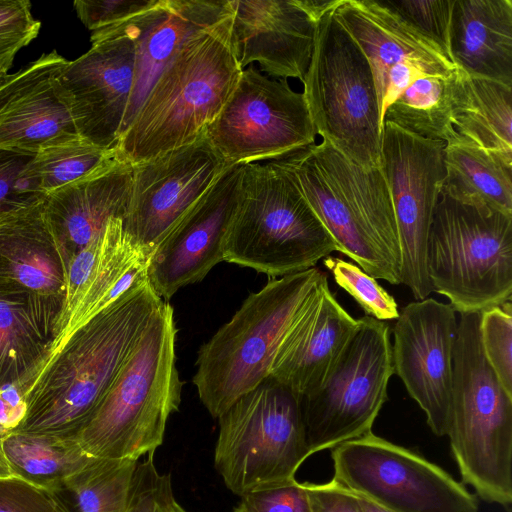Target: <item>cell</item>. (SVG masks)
Masks as SVG:
<instances>
[{
    "instance_id": "41",
    "label": "cell",
    "mask_w": 512,
    "mask_h": 512,
    "mask_svg": "<svg viewBox=\"0 0 512 512\" xmlns=\"http://www.w3.org/2000/svg\"><path fill=\"white\" fill-rule=\"evenodd\" d=\"M232 512H313L305 483L295 480L241 496Z\"/></svg>"
},
{
    "instance_id": "4",
    "label": "cell",
    "mask_w": 512,
    "mask_h": 512,
    "mask_svg": "<svg viewBox=\"0 0 512 512\" xmlns=\"http://www.w3.org/2000/svg\"><path fill=\"white\" fill-rule=\"evenodd\" d=\"M176 332L174 310L163 301L76 434L88 455L138 461L162 444L168 418L181 403Z\"/></svg>"
},
{
    "instance_id": "21",
    "label": "cell",
    "mask_w": 512,
    "mask_h": 512,
    "mask_svg": "<svg viewBox=\"0 0 512 512\" xmlns=\"http://www.w3.org/2000/svg\"><path fill=\"white\" fill-rule=\"evenodd\" d=\"M357 327L336 300L325 273L289 327L275 355L270 377L300 397L325 379Z\"/></svg>"
},
{
    "instance_id": "37",
    "label": "cell",
    "mask_w": 512,
    "mask_h": 512,
    "mask_svg": "<svg viewBox=\"0 0 512 512\" xmlns=\"http://www.w3.org/2000/svg\"><path fill=\"white\" fill-rule=\"evenodd\" d=\"M480 338L484 355L504 389L512 395V303L481 312Z\"/></svg>"
},
{
    "instance_id": "44",
    "label": "cell",
    "mask_w": 512,
    "mask_h": 512,
    "mask_svg": "<svg viewBox=\"0 0 512 512\" xmlns=\"http://www.w3.org/2000/svg\"><path fill=\"white\" fill-rule=\"evenodd\" d=\"M313 512H361L357 497L332 480L325 484L305 483Z\"/></svg>"
},
{
    "instance_id": "11",
    "label": "cell",
    "mask_w": 512,
    "mask_h": 512,
    "mask_svg": "<svg viewBox=\"0 0 512 512\" xmlns=\"http://www.w3.org/2000/svg\"><path fill=\"white\" fill-rule=\"evenodd\" d=\"M394 373L389 326L371 316L357 327L323 382L300 397L310 454L371 432Z\"/></svg>"
},
{
    "instance_id": "13",
    "label": "cell",
    "mask_w": 512,
    "mask_h": 512,
    "mask_svg": "<svg viewBox=\"0 0 512 512\" xmlns=\"http://www.w3.org/2000/svg\"><path fill=\"white\" fill-rule=\"evenodd\" d=\"M205 135L219 157L232 166L287 157L315 144L317 134L303 93L252 65L242 70Z\"/></svg>"
},
{
    "instance_id": "51",
    "label": "cell",
    "mask_w": 512,
    "mask_h": 512,
    "mask_svg": "<svg viewBox=\"0 0 512 512\" xmlns=\"http://www.w3.org/2000/svg\"><path fill=\"white\" fill-rule=\"evenodd\" d=\"M507 512H511V509L509 508Z\"/></svg>"
},
{
    "instance_id": "22",
    "label": "cell",
    "mask_w": 512,
    "mask_h": 512,
    "mask_svg": "<svg viewBox=\"0 0 512 512\" xmlns=\"http://www.w3.org/2000/svg\"><path fill=\"white\" fill-rule=\"evenodd\" d=\"M132 165L118 158L94 174L46 195L43 210L66 268L112 218L126 215Z\"/></svg>"
},
{
    "instance_id": "8",
    "label": "cell",
    "mask_w": 512,
    "mask_h": 512,
    "mask_svg": "<svg viewBox=\"0 0 512 512\" xmlns=\"http://www.w3.org/2000/svg\"><path fill=\"white\" fill-rule=\"evenodd\" d=\"M433 291L455 312L472 313L512 300V215L441 190L427 243Z\"/></svg>"
},
{
    "instance_id": "5",
    "label": "cell",
    "mask_w": 512,
    "mask_h": 512,
    "mask_svg": "<svg viewBox=\"0 0 512 512\" xmlns=\"http://www.w3.org/2000/svg\"><path fill=\"white\" fill-rule=\"evenodd\" d=\"M480 313H463L453 353L447 436L462 481L485 502L512 503V395L487 361Z\"/></svg>"
},
{
    "instance_id": "19",
    "label": "cell",
    "mask_w": 512,
    "mask_h": 512,
    "mask_svg": "<svg viewBox=\"0 0 512 512\" xmlns=\"http://www.w3.org/2000/svg\"><path fill=\"white\" fill-rule=\"evenodd\" d=\"M152 253L124 231L121 218H112L72 258L49 357L75 330L132 288L149 282Z\"/></svg>"
},
{
    "instance_id": "18",
    "label": "cell",
    "mask_w": 512,
    "mask_h": 512,
    "mask_svg": "<svg viewBox=\"0 0 512 512\" xmlns=\"http://www.w3.org/2000/svg\"><path fill=\"white\" fill-rule=\"evenodd\" d=\"M241 174L242 165L227 167L154 249L148 279L162 300L200 282L224 261L223 242L236 207Z\"/></svg>"
},
{
    "instance_id": "28",
    "label": "cell",
    "mask_w": 512,
    "mask_h": 512,
    "mask_svg": "<svg viewBox=\"0 0 512 512\" xmlns=\"http://www.w3.org/2000/svg\"><path fill=\"white\" fill-rule=\"evenodd\" d=\"M458 136L512 162V86L455 69L447 78Z\"/></svg>"
},
{
    "instance_id": "14",
    "label": "cell",
    "mask_w": 512,
    "mask_h": 512,
    "mask_svg": "<svg viewBox=\"0 0 512 512\" xmlns=\"http://www.w3.org/2000/svg\"><path fill=\"white\" fill-rule=\"evenodd\" d=\"M445 143L422 138L385 121L379 167L387 184L400 246V281L416 300L433 292L427 272V243L445 179Z\"/></svg>"
},
{
    "instance_id": "17",
    "label": "cell",
    "mask_w": 512,
    "mask_h": 512,
    "mask_svg": "<svg viewBox=\"0 0 512 512\" xmlns=\"http://www.w3.org/2000/svg\"><path fill=\"white\" fill-rule=\"evenodd\" d=\"M457 328L451 305L428 298L406 305L392 329L394 373L437 436L447 435L450 424Z\"/></svg>"
},
{
    "instance_id": "23",
    "label": "cell",
    "mask_w": 512,
    "mask_h": 512,
    "mask_svg": "<svg viewBox=\"0 0 512 512\" xmlns=\"http://www.w3.org/2000/svg\"><path fill=\"white\" fill-rule=\"evenodd\" d=\"M333 14L370 65L379 110L388 72L395 64L410 60L423 66L431 75L443 78H448L456 69L380 0H337Z\"/></svg>"
},
{
    "instance_id": "6",
    "label": "cell",
    "mask_w": 512,
    "mask_h": 512,
    "mask_svg": "<svg viewBox=\"0 0 512 512\" xmlns=\"http://www.w3.org/2000/svg\"><path fill=\"white\" fill-rule=\"evenodd\" d=\"M334 251L338 245L279 165H242L224 261L276 278L313 268Z\"/></svg>"
},
{
    "instance_id": "39",
    "label": "cell",
    "mask_w": 512,
    "mask_h": 512,
    "mask_svg": "<svg viewBox=\"0 0 512 512\" xmlns=\"http://www.w3.org/2000/svg\"><path fill=\"white\" fill-rule=\"evenodd\" d=\"M41 23L27 0H0V71L8 73L20 49L34 40Z\"/></svg>"
},
{
    "instance_id": "20",
    "label": "cell",
    "mask_w": 512,
    "mask_h": 512,
    "mask_svg": "<svg viewBox=\"0 0 512 512\" xmlns=\"http://www.w3.org/2000/svg\"><path fill=\"white\" fill-rule=\"evenodd\" d=\"M232 45L243 69L301 82L313 52L316 24L296 0H231Z\"/></svg>"
},
{
    "instance_id": "10",
    "label": "cell",
    "mask_w": 512,
    "mask_h": 512,
    "mask_svg": "<svg viewBox=\"0 0 512 512\" xmlns=\"http://www.w3.org/2000/svg\"><path fill=\"white\" fill-rule=\"evenodd\" d=\"M218 420L214 465L226 487L240 497L295 480L311 456L300 396L270 376Z\"/></svg>"
},
{
    "instance_id": "40",
    "label": "cell",
    "mask_w": 512,
    "mask_h": 512,
    "mask_svg": "<svg viewBox=\"0 0 512 512\" xmlns=\"http://www.w3.org/2000/svg\"><path fill=\"white\" fill-rule=\"evenodd\" d=\"M153 454L137 465L132 512H187L174 496L170 474L158 471Z\"/></svg>"
},
{
    "instance_id": "36",
    "label": "cell",
    "mask_w": 512,
    "mask_h": 512,
    "mask_svg": "<svg viewBox=\"0 0 512 512\" xmlns=\"http://www.w3.org/2000/svg\"><path fill=\"white\" fill-rule=\"evenodd\" d=\"M323 263L335 282L355 299L367 316L380 321L398 318L394 297L360 267L333 256L325 257Z\"/></svg>"
},
{
    "instance_id": "35",
    "label": "cell",
    "mask_w": 512,
    "mask_h": 512,
    "mask_svg": "<svg viewBox=\"0 0 512 512\" xmlns=\"http://www.w3.org/2000/svg\"><path fill=\"white\" fill-rule=\"evenodd\" d=\"M454 1L380 0L386 8L397 14L453 66L450 38Z\"/></svg>"
},
{
    "instance_id": "1",
    "label": "cell",
    "mask_w": 512,
    "mask_h": 512,
    "mask_svg": "<svg viewBox=\"0 0 512 512\" xmlns=\"http://www.w3.org/2000/svg\"><path fill=\"white\" fill-rule=\"evenodd\" d=\"M163 301L145 282L75 330L28 385L12 432L76 437Z\"/></svg>"
},
{
    "instance_id": "27",
    "label": "cell",
    "mask_w": 512,
    "mask_h": 512,
    "mask_svg": "<svg viewBox=\"0 0 512 512\" xmlns=\"http://www.w3.org/2000/svg\"><path fill=\"white\" fill-rule=\"evenodd\" d=\"M450 50L457 69L512 86V1L455 0Z\"/></svg>"
},
{
    "instance_id": "34",
    "label": "cell",
    "mask_w": 512,
    "mask_h": 512,
    "mask_svg": "<svg viewBox=\"0 0 512 512\" xmlns=\"http://www.w3.org/2000/svg\"><path fill=\"white\" fill-rule=\"evenodd\" d=\"M117 159L115 150L99 148L80 138L39 151L30 169L40 190L47 195L84 179Z\"/></svg>"
},
{
    "instance_id": "50",
    "label": "cell",
    "mask_w": 512,
    "mask_h": 512,
    "mask_svg": "<svg viewBox=\"0 0 512 512\" xmlns=\"http://www.w3.org/2000/svg\"><path fill=\"white\" fill-rule=\"evenodd\" d=\"M12 74L0 71V88L10 79Z\"/></svg>"
},
{
    "instance_id": "48",
    "label": "cell",
    "mask_w": 512,
    "mask_h": 512,
    "mask_svg": "<svg viewBox=\"0 0 512 512\" xmlns=\"http://www.w3.org/2000/svg\"><path fill=\"white\" fill-rule=\"evenodd\" d=\"M355 495L357 497V501H358L359 507L361 509V512H392V511L378 505L377 503L373 502L372 500H370L366 497H363V496H360L357 494H355Z\"/></svg>"
},
{
    "instance_id": "26",
    "label": "cell",
    "mask_w": 512,
    "mask_h": 512,
    "mask_svg": "<svg viewBox=\"0 0 512 512\" xmlns=\"http://www.w3.org/2000/svg\"><path fill=\"white\" fill-rule=\"evenodd\" d=\"M43 201L0 218V280L64 302L67 268Z\"/></svg>"
},
{
    "instance_id": "46",
    "label": "cell",
    "mask_w": 512,
    "mask_h": 512,
    "mask_svg": "<svg viewBox=\"0 0 512 512\" xmlns=\"http://www.w3.org/2000/svg\"><path fill=\"white\" fill-rule=\"evenodd\" d=\"M26 413L24 394L17 386L0 391V433L4 436L14 431Z\"/></svg>"
},
{
    "instance_id": "24",
    "label": "cell",
    "mask_w": 512,
    "mask_h": 512,
    "mask_svg": "<svg viewBox=\"0 0 512 512\" xmlns=\"http://www.w3.org/2000/svg\"><path fill=\"white\" fill-rule=\"evenodd\" d=\"M63 301L0 280V391L23 394L42 370L55 339Z\"/></svg>"
},
{
    "instance_id": "7",
    "label": "cell",
    "mask_w": 512,
    "mask_h": 512,
    "mask_svg": "<svg viewBox=\"0 0 512 512\" xmlns=\"http://www.w3.org/2000/svg\"><path fill=\"white\" fill-rule=\"evenodd\" d=\"M324 274L313 267L272 278L200 347L192 381L211 416L270 376L282 339Z\"/></svg>"
},
{
    "instance_id": "2",
    "label": "cell",
    "mask_w": 512,
    "mask_h": 512,
    "mask_svg": "<svg viewBox=\"0 0 512 512\" xmlns=\"http://www.w3.org/2000/svg\"><path fill=\"white\" fill-rule=\"evenodd\" d=\"M231 1V0H230ZM233 8L194 33L161 72L116 146L131 165L200 138L242 73L232 45Z\"/></svg>"
},
{
    "instance_id": "31",
    "label": "cell",
    "mask_w": 512,
    "mask_h": 512,
    "mask_svg": "<svg viewBox=\"0 0 512 512\" xmlns=\"http://www.w3.org/2000/svg\"><path fill=\"white\" fill-rule=\"evenodd\" d=\"M3 451L15 477L55 494L94 458L75 436L67 435L10 432L3 438Z\"/></svg>"
},
{
    "instance_id": "9",
    "label": "cell",
    "mask_w": 512,
    "mask_h": 512,
    "mask_svg": "<svg viewBox=\"0 0 512 512\" xmlns=\"http://www.w3.org/2000/svg\"><path fill=\"white\" fill-rule=\"evenodd\" d=\"M302 83L322 141L363 167H379L382 125L372 70L333 9L317 21Z\"/></svg>"
},
{
    "instance_id": "15",
    "label": "cell",
    "mask_w": 512,
    "mask_h": 512,
    "mask_svg": "<svg viewBox=\"0 0 512 512\" xmlns=\"http://www.w3.org/2000/svg\"><path fill=\"white\" fill-rule=\"evenodd\" d=\"M143 13L92 32L91 48L54 77L79 136L105 150H115L121 135Z\"/></svg>"
},
{
    "instance_id": "16",
    "label": "cell",
    "mask_w": 512,
    "mask_h": 512,
    "mask_svg": "<svg viewBox=\"0 0 512 512\" xmlns=\"http://www.w3.org/2000/svg\"><path fill=\"white\" fill-rule=\"evenodd\" d=\"M227 167L205 133L189 145L132 165L124 231L153 252Z\"/></svg>"
},
{
    "instance_id": "47",
    "label": "cell",
    "mask_w": 512,
    "mask_h": 512,
    "mask_svg": "<svg viewBox=\"0 0 512 512\" xmlns=\"http://www.w3.org/2000/svg\"><path fill=\"white\" fill-rule=\"evenodd\" d=\"M298 5L316 22L329 10L337 0H296Z\"/></svg>"
},
{
    "instance_id": "30",
    "label": "cell",
    "mask_w": 512,
    "mask_h": 512,
    "mask_svg": "<svg viewBox=\"0 0 512 512\" xmlns=\"http://www.w3.org/2000/svg\"><path fill=\"white\" fill-rule=\"evenodd\" d=\"M442 190L512 215V162L459 139L445 144Z\"/></svg>"
},
{
    "instance_id": "32",
    "label": "cell",
    "mask_w": 512,
    "mask_h": 512,
    "mask_svg": "<svg viewBox=\"0 0 512 512\" xmlns=\"http://www.w3.org/2000/svg\"><path fill=\"white\" fill-rule=\"evenodd\" d=\"M137 460L93 458L56 493L67 512H132Z\"/></svg>"
},
{
    "instance_id": "38",
    "label": "cell",
    "mask_w": 512,
    "mask_h": 512,
    "mask_svg": "<svg viewBox=\"0 0 512 512\" xmlns=\"http://www.w3.org/2000/svg\"><path fill=\"white\" fill-rule=\"evenodd\" d=\"M33 157L0 150V218L45 199L30 169Z\"/></svg>"
},
{
    "instance_id": "3",
    "label": "cell",
    "mask_w": 512,
    "mask_h": 512,
    "mask_svg": "<svg viewBox=\"0 0 512 512\" xmlns=\"http://www.w3.org/2000/svg\"><path fill=\"white\" fill-rule=\"evenodd\" d=\"M274 162L294 181L340 253L374 279L401 284L397 225L380 167H363L325 141Z\"/></svg>"
},
{
    "instance_id": "45",
    "label": "cell",
    "mask_w": 512,
    "mask_h": 512,
    "mask_svg": "<svg viewBox=\"0 0 512 512\" xmlns=\"http://www.w3.org/2000/svg\"><path fill=\"white\" fill-rule=\"evenodd\" d=\"M431 75L423 66L410 60L401 61L388 72L386 88L380 110L381 125L387 107L417 78ZM433 76V75H431Z\"/></svg>"
},
{
    "instance_id": "33",
    "label": "cell",
    "mask_w": 512,
    "mask_h": 512,
    "mask_svg": "<svg viewBox=\"0 0 512 512\" xmlns=\"http://www.w3.org/2000/svg\"><path fill=\"white\" fill-rule=\"evenodd\" d=\"M385 121L445 144L460 139L451 122L448 83L443 77L425 75L413 81L387 107L383 123Z\"/></svg>"
},
{
    "instance_id": "42",
    "label": "cell",
    "mask_w": 512,
    "mask_h": 512,
    "mask_svg": "<svg viewBox=\"0 0 512 512\" xmlns=\"http://www.w3.org/2000/svg\"><path fill=\"white\" fill-rule=\"evenodd\" d=\"M0 512H67L58 496L18 477L0 478Z\"/></svg>"
},
{
    "instance_id": "49",
    "label": "cell",
    "mask_w": 512,
    "mask_h": 512,
    "mask_svg": "<svg viewBox=\"0 0 512 512\" xmlns=\"http://www.w3.org/2000/svg\"><path fill=\"white\" fill-rule=\"evenodd\" d=\"M3 438L4 435L0 433V478L15 477L4 455Z\"/></svg>"
},
{
    "instance_id": "25",
    "label": "cell",
    "mask_w": 512,
    "mask_h": 512,
    "mask_svg": "<svg viewBox=\"0 0 512 512\" xmlns=\"http://www.w3.org/2000/svg\"><path fill=\"white\" fill-rule=\"evenodd\" d=\"M230 9V0H158L142 14L141 30L136 41L132 92L120 137L161 72L185 42Z\"/></svg>"
},
{
    "instance_id": "29",
    "label": "cell",
    "mask_w": 512,
    "mask_h": 512,
    "mask_svg": "<svg viewBox=\"0 0 512 512\" xmlns=\"http://www.w3.org/2000/svg\"><path fill=\"white\" fill-rule=\"evenodd\" d=\"M55 75L23 90L0 109V150L36 155L80 138Z\"/></svg>"
},
{
    "instance_id": "43",
    "label": "cell",
    "mask_w": 512,
    "mask_h": 512,
    "mask_svg": "<svg viewBox=\"0 0 512 512\" xmlns=\"http://www.w3.org/2000/svg\"><path fill=\"white\" fill-rule=\"evenodd\" d=\"M158 0H76L81 22L92 32L127 21L152 8Z\"/></svg>"
},
{
    "instance_id": "12",
    "label": "cell",
    "mask_w": 512,
    "mask_h": 512,
    "mask_svg": "<svg viewBox=\"0 0 512 512\" xmlns=\"http://www.w3.org/2000/svg\"><path fill=\"white\" fill-rule=\"evenodd\" d=\"M332 481L392 512H479L441 467L371 432L331 449Z\"/></svg>"
}]
</instances>
